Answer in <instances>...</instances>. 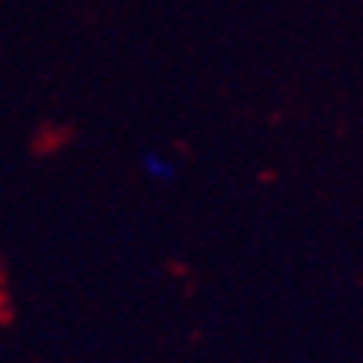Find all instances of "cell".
<instances>
[{
    "label": "cell",
    "instance_id": "6da1fadb",
    "mask_svg": "<svg viewBox=\"0 0 363 363\" xmlns=\"http://www.w3.org/2000/svg\"><path fill=\"white\" fill-rule=\"evenodd\" d=\"M76 141V128L72 125H60V121H43L33 128L30 135V154L36 161H46V157H56L60 151H66L69 144Z\"/></svg>",
    "mask_w": 363,
    "mask_h": 363
},
{
    "label": "cell",
    "instance_id": "7a4b0ae2",
    "mask_svg": "<svg viewBox=\"0 0 363 363\" xmlns=\"http://www.w3.org/2000/svg\"><path fill=\"white\" fill-rule=\"evenodd\" d=\"M141 170L151 180H157V184H170V180H174V164H167L161 154H151V151L144 154V157H141Z\"/></svg>",
    "mask_w": 363,
    "mask_h": 363
},
{
    "label": "cell",
    "instance_id": "3957f363",
    "mask_svg": "<svg viewBox=\"0 0 363 363\" xmlns=\"http://www.w3.org/2000/svg\"><path fill=\"white\" fill-rule=\"evenodd\" d=\"M13 301H10V291H0V330H7L13 324Z\"/></svg>",
    "mask_w": 363,
    "mask_h": 363
},
{
    "label": "cell",
    "instance_id": "277c9868",
    "mask_svg": "<svg viewBox=\"0 0 363 363\" xmlns=\"http://www.w3.org/2000/svg\"><path fill=\"white\" fill-rule=\"evenodd\" d=\"M0 291H10V272H7V262H0Z\"/></svg>",
    "mask_w": 363,
    "mask_h": 363
},
{
    "label": "cell",
    "instance_id": "5b68a950",
    "mask_svg": "<svg viewBox=\"0 0 363 363\" xmlns=\"http://www.w3.org/2000/svg\"><path fill=\"white\" fill-rule=\"evenodd\" d=\"M167 272H174V275H186V269L180 262H167Z\"/></svg>",
    "mask_w": 363,
    "mask_h": 363
}]
</instances>
